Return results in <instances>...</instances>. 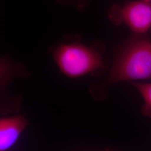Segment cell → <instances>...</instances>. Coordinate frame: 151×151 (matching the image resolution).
Masks as SVG:
<instances>
[{
	"label": "cell",
	"instance_id": "8992f818",
	"mask_svg": "<svg viewBox=\"0 0 151 151\" xmlns=\"http://www.w3.org/2000/svg\"><path fill=\"white\" fill-rule=\"evenodd\" d=\"M102 151H114V150H111V149H110V148H106V149H105V150H103Z\"/></svg>",
	"mask_w": 151,
	"mask_h": 151
},
{
	"label": "cell",
	"instance_id": "7a4b0ae2",
	"mask_svg": "<svg viewBox=\"0 0 151 151\" xmlns=\"http://www.w3.org/2000/svg\"><path fill=\"white\" fill-rule=\"evenodd\" d=\"M53 55L60 70L70 77L96 73L105 68L101 52L92 46L78 43L63 44L56 48Z\"/></svg>",
	"mask_w": 151,
	"mask_h": 151
},
{
	"label": "cell",
	"instance_id": "3957f363",
	"mask_svg": "<svg viewBox=\"0 0 151 151\" xmlns=\"http://www.w3.org/2000/svg\"><path fill=\"white\" fill-rule=\"evenodd\" d=\"M115 25L124 23L137 34H146L151 28V2L145 0L115 5L109 11Z\"/></svg>",
	"mask_w": 151,
	"mask_h": 151
},
{
	"label": "cell",
	"instance_id": "52a82bcc",
	"mask_svg": "<svg viewBox=\"0 0 151 151\" xmlns=\"http://www.w3.org/2000/svg\"><path fill=\"white\" fill-rule=\"evenodd\" d=\"M145 1H150V2H151V0H145Z\"/></svg>",
	"mask_w": 151,
	"mask_h": 151
},
{
	"label": "cell",
	"instance_id": "5b68a950",
	"mask_svg": "<svg viewBox=\"0 0 151 151\" xmlns=\"http://www.w3.org/2000/svg\"><path fill=\"white\" fill-rule=\"evenodd\" d=\"M137 88L143 96L145 103L141 108L144 116L151 118V83H137L130 82Z\"/></svg>",
	"mask_w": 151,
	"mask_h": 151
},
{
	"label": "cell",
	"instance_id": "277c9868",
	"mask_svg": "<svg viewBox=\"0 0 151 151\" xmlns=\"http://www.w3.org/2000/svg\"><path fill=\"white\" fill-rule=\"evenodd\" d=\"M29 124L22 115L5 116L0 119V151H7L14 146Z\"/></svg>",
	"mask_w": 151,
	"mask_h": 151
},
{
	"label": "cell",
	"instance_id": "6da1fadb",
	"mask_svg": "<svg viewBox=\"0 0 151 151\" xmlns=\"http://www.w3.org/2000/svg\"><path fill=\"white\" fill-rule=\"evenodd\" d=\"M151 79V42L146 34H134L116 49L113 65L106 79L92 85L90 91L97 100L106 97L105 90L121 81Z\"/></svg>",
	"mask_w": 151,
	"mask_h": 151
}]
</instances>
